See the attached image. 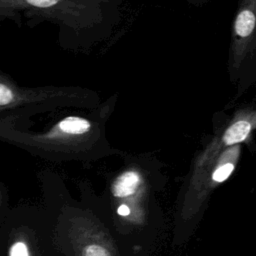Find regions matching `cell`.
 Instances as JSON below:
<instances>
[{"instance_id": "cell-1", "label": "cell", "mask_w": 256, "mask_h": 256, "mask_svg": "<svg viewBox=\"0 0 256 256\" xmlns=\"http://www.w3.org/2000/svg\"><path fill=\"white\" fill-rule=\"evenodd\" d=\"M101 2L104 0H0V14L24 11L78 27L96 20V5Z\"/></svg>"}, {"instance_id": "cell-2", "label": "cell", "mask_w": 256, "mask_h": 256, "mask_svg": "<svg viewBox=\"0 0 256 256\" xmlns=\"http://www.w3.org/2000/svg\"><path fill=\"white\" fill-rule=\"evenodd\" d=\"M85 92L60 87H20L8 76L0 74V111L51 101L81 102L82 99H87L88 95Z\"/></svg>"}, {"instance_id": "cell-3", "label": "cell", "mask_w": 256, "mask_h": 256, "mask_svg": "<svg viewBox=\"0 0 256 256\" xmlns=\"http://www.w3.org/2000/svg\"><path fill=\"white\" fill-rule=\"evenodd\" d=\"M256 0H241L232 25L229 70L235 79L245 62L254 56Z\"/></svg>"}, {"instance_id": "cell-4", "label": "cell", "mask_w": 256, "mask_h": 256, "mask_svg": "<svg viewBox=\"0 0 256 256\" xmlns=\"http://www.w3.org/2000/svg\"><path fill=\"white\" fill-rule=\"evenodd\" d=\"M98 123L80 116H67L47 131L24 136L23 142L40 147L68 146L95 138L99 133Z\"/></svg>"}, {"instance_id": "cell-5", "label": "cell", "mask_w": 256, "mask_h": 256, "mask_svg": "<svg viewBox=\"0 0 256 256\" xmlns=\"http://www.w3.org/2000/svg\"><path fill=\"white\" fill-rule=\"evenodd\" d=\"M141 182L142 177L137 170H126L115 179L112 185V193L119 198L131 196L137 191Z\"/></svg>"}, {"instance_id": "cell-6", "label": "cell", "mask_w": 256, "mask_h": 256, "mask_svg": "<svg viewBox=\"0 0 256 256\" xmlns=\"http://www.w3.org/2000/svg\"><path fill=\"white\" fill-rule=\"evenodd\" d=\"M8 256H32L28 243L23 239L14 241L8 251Z\"/></svg>"}, {"instance_id": "cell-7", "label": "cell", "mask_w": 256, "mask_h": 256, "mask_svg": "<svg viewBox=\"0 0 256 256\" xmlns=\"http://www.w3.org/2000/svg\"><path fill=\"white\" fill-rule=\"evenodd\" d=\"M82 256H112V254L106 247L93 243L84 248Z\"/></svg>"}, {"instance_id": "cell-8", "label": "cell", "mask_w": 256, "mask_h": 256, "mask_svg": "<svg viewBox=\"0 0 256 256\" xmlns=\"http://www.w3.org/2000/svg\"><path fill=\"white\" fill-rule=\"evenodd\" d=\"M117 212H118V214L121 215V216H128V215L130 214V208H129L127 205L122 204V205H120V206L118 207Z\"/></svg>"}]
</instances>
